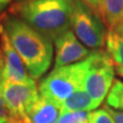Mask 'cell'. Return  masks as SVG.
Segmentation results:
<instances>
[{
    "label": "cell",
    "instance_id": "cell-3",
    "mask_svg": "<svg viewBox=\"0 0 123 123\" xmlns=\"http://www.w3.org/2000/svg\"><path fill=\"white\" fill-rule=\"evenodd\" d=\"M90 55L78 63L53 69L40 82L38 88L39 94L62 107L63 103L75 91L83 88L84 77L90 63Z\"/></svg>",
    "mask_w": 123,
    "mask_h": 123
},
{
    "label": "cell",
    "instance_id": "cell-21",
    "mask_svg": "<svg viewBox=\"0 0 123 123\" xmlns=\"http://www.w3.org/2000/svg\"><path fill=\"white\" fill-rule=\"evenodd\" d=\"M0 123H6V122H5V121H3V120H2V119H1V118H0Z\"/></svg>",
    "mask_w": 123,
    "mask_h": 123
},
{
    "label": "cell",
    "instance_id": "cell-16",
    "mask_svg": "<svg viewBox=\"0 0 123 123\" xmlns=\"http://www.w3.org/2000/svg\"><path fill=\"white\" fill-rule=\"evenodd\" d=\"M105 107H106V109L109 111V113L112 115V117L114 119L115 123H123V111L112 109V108L108 107L107 105Z\"/></svg>",
    "mask_w": 123,
    "mask_h": 123
},
{
    "label": "cell",
    "instance_id": "cell-7",
    "mask_svg": "<svg viewBox=\"0 0 123 123\" xmlns=\"http://www.w3.org/2000/svg\"><path fill=\"white\" fill-rule=\"evenodd\" d=\"M53 43L55 47V59L53 69L65 67L68 65L75 64L76 62L78 63L80 61H83L92 51L80 42L71 29H69L60 37H57Z\"/></svg>",
    "mask_w": 123,
    "mask_h": 123
},
{
    "label": "cell",
    "instance_id": "cell-13",
    "mask_svg": "<svg viewBox=\"0 0 123 123\" xmlns=\"http://www.w3.org/2000/svg\"><path fill=\"white\" fill-rule=\"evenodd\" d=\"M107 106L115 110L123 111V81L115 80L106 98Z\"/></svg>",
    "mask_w": 123,
    "mask_h": 123
},
{
    "label": "cell",
    "instance_id": "cell-6",
    "mask_svg": "<svg viewBox=\"0 0 123 123\" xmlns=\"http://www.w3.org/2000/svg\"><path fill=\"white\" fill-rule=\"evenodd\" d=\"M1 97L11 112L26 122L27 114L39 98V89L35 81L30 83L4 82Z\"/></svg>",
    "mask_w": 123,
    "mask_h": 123
},
{
    "label": "cell",
    "instance_id": "cell-10",
    "mask_svg": "<svg viewBox=\"0 0 123 123\" xmlns=\"http://www.w3.org/2000/svg\"><path fill=\"white\" fill-rule=\"evenodd\" d=\"M105 44L116 68H123V22L108 30Z\"/></svg>",
    "mask_w": 123,
    "mask_h": 123
},
{
    "label": "cell",
    "instance_id": "cell-8",
    "mask_svg": "<svg viewBox=\"0 0 123 123\" xmlns=\"http://www.w3.org/2000/svg\"><path fill=\"white\" fill-rule=\"evenodd\" d=\"M0 49L4 57V82L30 83L35 81L29 76L22 59L14 49L1 26H0Z\"/></svg>",
    "mask_w": 123,
    "mask_h": 123
},
{
    "label": "cell",
    "instance_id": "cell-4",
    "mask_svg": "<svg viewBox=\"0 0 123 123\" xmlns=\"http://www.w3.org/2000/svg\"><path fill=\"white\" fill-rule=\"evenodd\" d=\"M70 28L80 42L91 49H98L105 44L106 25L95 9L82 0H74L71 10Z\"/></svg>",
    "mask_w": 123,
    "mask_h": 123
},
{
    "label": "cell",
    "instance_id": "cell-17",
    "mask_svg": "<svg viewBox=\"0 0 123 123\" xmlns=\"http://www.w3.org/2000/svg\"><path fill=\"white\" fill-rule=\"evenodd\" d=\"M3 84H4V57L0 49V95L2 94Z\"/></svg>",
    "mask_w": 123,
    "mask_h": 123
},
{
    "label": "cell",
    "instance_id": "cell-14",
    "mask_svg": "<svg viewBox=\"0 0 123 123\" xmlns=\"http://www.w3.org/2000/svg\"><path fill=\"white\" fill-rule=\"evenodd\" d=\"M88 112H62L56 123H88Z\"/></svg>",
    "mask_w": 123,
    "mask_h": 123
},
{
    "label": "cell",
    "instance_id": "cell-12",
    "mask_svg": "<svg viewBox=\"0 0 123 123\" xmlns=\"http://www.w3.org/2000/svg\"><path fill=\"white\" fill-rule=\"evenodd\" d=\"M63 112H92L97 110V106L82 88L75 91L62 105Z\"/></svg>",
    "mask_w": 123,
    "mask_h": 123
},
{
    "label": "cell",
    "instance_id": "cell-2",
    "mask_svg": "<svg viewBox=\"0 0 123 123\" xmlns=\"http://www.w3.org/2000/svg\"><path fill=\"white\" fill-rule=\"evenodd\" d=\"M74 0H28L13 3L11 14L55 42L70 29L71 10Z\"/></svg>",
    "mask_w": 123,
    "mask_h": 123
},
{
    "label": "cell",
    "instance_id": "cell-9",
    "mask_svg": "<svg viewBox=\"0 0 123 123\" xmlns=\"http://www.w3.org/2000/svg\"><path fill=\"white\" fill-rule=\"evenodd\" d=\"M62 112L59 104L39 94L37 102L27 114L26 123H56Z\"/></svg>",
    "mask_w": 123,
    "mask_h": 123
},
{
    "label": "cell",
    "instance_id": "cell-11",
    "mask_svg": "<svg viewBox=\"0 0 123 123\" xmlns=\"http://www.w3.org/2000/svg\"><path fill=\"white\" fill-rule=\"evenodd\" d=\"M98 12L109 29L123 22V0H99Z\"/></svg>",
    "mask_w": 123,
    "mask_h": 123
},
{
    "label": "cell",
    "instance_id": "cell-5",
    "mask_svg": "<svg viewBox=\"0 0 123 123\" xmlns=\"http://www.w3.org/2000/svg\"><path fill=\"white\" fill-rule=\"evenodd\" d=\"M114 63L107 51L93 50L83 81V89L97 108L107 98L114 84Z\"/></svg>",
    "mask_w": 123,
    "mask_h": 123
},
{
    "label": "cell",
    "instance_id": "cell-22",
    "mask_svg": "<svg viewBox=\"0 0 123 123\" xmlns=\"http://www.w3.org/2000/svg\"><path fill=\"white\" fill-rule=\"evenodd\" d=\"M17 1H18V2H21V1H28V0H17Z\"/></svg>",
    "mask_w": 123,
    "mask_h": 123
},
{
    "label": "cell",
    "instance_id": "cell-15",
    "mask_svg": "<svg viewBox=\"0 0 123 123\" xmlns=\"http://www.w3.org/2000/svg\"><path fill=\"white\" fill-rule=\"evenodd\" d=\"M88 123H115V121L106 107H104L102 109H97L89 112Z\"/></svg>",
    "mask_w": 123,
    "mask_h": 123
},
{
    "label": "cell",
    "instance_id": "cell-20",
    "mask_svg": "<svg viewBox=\"0 0 123 123\" xmlns=\"http://www.w3.org/2000/svg\"><path fill=\"white\" fill-rule=\"evenodd\" d=\"M116 71L121 77H123V68H116Z\"/></svg>",
    "mask_w": 123,
    "mask_h": 123
},
{
    "label": "cell",
    "instance_id": "cell-19",
    "mask_svg": "<svg viewBox=\"0 0 123 123\" xmlns=\"http://www.w3.org/2000/svg\"><path fill=\"white\" fill-rule=\"evenodd\" d=\"M11 1L12 0H0V14L7 8V6L10 4Z\"/></svg>",
    "mask_w": 123,
    "mask_h": 123
},
{
    "label": "cell",
    "instance_id": "cell-18",
    "mask_svg": "<svg viewBox=\"0 0 123 123\" xmlns=\"http://www.w3.org/2000/svg\"><path fill=\"white\" fill-rule=\"evenodd\" d=\"M83 2H85L86 4H88L90 7H92L93 9L98 11V7L99 4V0H82Z\"/></svg>",
    "mask_w": 123,
    "mask_h": 123
},
{
    "label": "cell",
    "instance_id": "cell-1",
    "mask_svg": "<svg viewBox=\"0 0 123 123\" xmlns=\"http://www.w3.org/2000/svg\"><path fill=\"white\" fill-rule=\"evenodd\" d=\"M0 26L22 59L29 76L33 80L40 78L51 65L53 42L10 12L0 15Z\"/></svg>",
    "mask_w": 123,
    "mask_h": 123
}]
</instances>
